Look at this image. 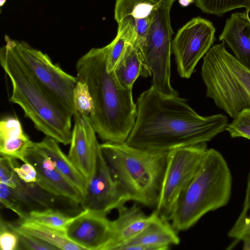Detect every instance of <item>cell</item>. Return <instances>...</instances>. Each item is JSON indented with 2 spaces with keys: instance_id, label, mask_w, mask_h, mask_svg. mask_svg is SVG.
Instances as JSON below:
<instances>
[{
  "instance_id": "16",
  "label": "cell",
  "mask_w": 250,
  "mask_h": 250,
  "mask_svg": "<svg viewBox=\"0 0 250 250\" xmlns=\"http://www.w3.org/2000/svg\"><path fill=\"white\" fill-rule=\"evenodd\" d=\"M118 215L113 220V234L107 250H118L131 240L151 222L153 214L146 215L136 204L117 209Z\"/></svg>"
},
{
  "instance_id": "5",
  "label": "cell",
  "mask_w": 250,
  "mask_h": 250,
  "mask_svg": "<svg viewBox=\"0 0 250 250\" xmlns=\"http://www.w3.org/2000/svg\"><path fill=\"white\" fill-rule=\"evenodd\" d=\"M100 146L106 163L131 201L148 207H156L168 151L139 148L125 142H105Z\"/></svg>"
},
{
  "instance_id": "25",
  "label": "cell",
  "mask_w": 250,
  "mask_h": 250,
  "mask_svg": "<svg viewBox=\"0 0 250 250\" xmlns=\"http://www.w3.org/2000/svg\"><path fill=\"white\" fill-rule=\"evenodd\" d=\"M73 100L75 113L89 118L93 116L95 110L94 101L87 84L83 81L78 79L73 90Z\"/></svg>"
},
{
  "instance_id": "14",
  "label": "cell",
  "mask_w": 250,
  "mask_h": 250,
  "mask_svg": "<svg viewBox=\"0 0 250 250\" xmlns=\"http://www.w3.org/2000/svg\"><path fill=\"white\" fill-rule=\"evenodd\" d=\"M152 214L147 226L118 250H167L180 244L178 231L169 221L161 216L156 210Z\"/></svg>"
},
{
  "instance_id": "28",
  "label": "cell",
  "mask_w": 250,
  "mask_h": 250,
  "mask_svg": "<svg viewBox=\"0 0 250 250\" xmlns=\"http://www.w3.org/2000/svg\"><path fill=\"white\" fill-rule=\"evenodd\" d=\"M127 42V37L122 32L117 31L115 39L108 44L109 51L107 61L108 72L114 71L125 53Z\"/></svg>"
},
{
  "instance_id": "24",
  "label": "cell",
  "mask_w": 250,
  "mask_h": 250,
  "mask_svg": "<svg viewBox=\"0 0 250 250\" xmlns=\"http://www.w3.org/2000/svg\"><path fill=\"white\" fill-rule=\"evenodd\" d=\"M195 5L203 12L220 16L237 8L250 11V0H195Z\"/></svg>"
},
{
  "instance_id": "31",
  "label": "cell",
  "mask_w": 250,
  "mask_h": 250,
  "mask_svg": "<svg viewBox=\"0 0 250 250\" xmlns=\"http://www.w3.org/2000/svg\"><path fill=\"white\" fill-rule=\"evenodd\" d=\"M20 246L17 233L0 219V248L1 250H16Z\"/></svg>"
},
{
  "instance_id": "11",
  "label": "cell",
  "mask_w": 250,
  "mask_h": 250,
  "mask_svg": "<svg viewBox=\"0 0 250 250\" xmlns=\"http://www.w3.org/2000/svg\"><path fill=\"white\" fill-rule=\"evenodd\" d=\"M130 201V195L112 171L101 150L95 173L87 184L85 194L81 204L82 208L107 215Z\"/></svg>"
},
{
  "instance_id": "18",
  "label": "cell",
  "mask_w": 250,
  "mask_h": 250,
  "mask_svg": "<svg viewBox=\"0 0 250 250\" xmlns=\"http://www.w3.org/2000/svg\"><path fill=\"white\" fill-rule=\"evenodd\" d=\"M32 142L24 132L20 121L13 116L6 117L0 122V156L28 162L26 156L33 146Z\"/></svg>"
},
{
  "instance_id": "35",
  "label": "cell",
  "mask_w": 250,
  "mask_h": 250,
  "mask_svg": "<svg viewBox=\"0 0 250 250\" xmlns=\"http://www.w3.org/2000/svg\"><path fill=\"white\" fill-rule=\"evenodd\" d=\"M157 6L171 7L175 0H150Z\"/></svg>"
},
{
  "instance_id": "21",
  "label": "cell",
  "mask_w": 250,
  "mask_h": 250,
  "mask_svg": "<svg viewBox=\"0 0 250 250\" xmlns=\"http://www.w3.org/2000/svg\"><path fill=\"white\" fill-rule=\"evenodd\" d=\"M114 72L124 87L132 89L139 76L147 77L152 75L145 62L142 48L137 42L127 43L125 53Z\"/></svg>"
},
{
  "instance_id": "19",
  "label": "cell",
  "mask_w": 250,
  "mask_h": 250,
  "mask_svg": "<svg viewBox=\"0 0 250 250\" xmlns=\"http://www.w3.org/2000/svg\"><path fill=\"white\" fill-rule=\"evenodd\" d=\"M150 0H116L114 19L117 22L124 18L129 19L135 25L137 42L142 48L151 23L154 10L157 7Z\"/></svg>"
},
{
  "instance_id": "6",
  "label": "cell",
  "mask_w": 250,
  "mask_h": 250,
  "mask_svg": "<svg viewBox=\"0 0 250 250\" xmlns=\"http://www.w3.org/2000/svg\"><path fill=\"white\" fill-rule=\"evenodd\" d=\"M201 76L207 97L233 119L250 108V69L227 50L224 43L213 45L204 56Z\"/></svg>"
},
{
  "instance_id": "8",
  "label": "cell",
  "mask_w": 250,
  "mask_h": 250,
  "mask_svg": "<svg viewBox=\"0 0 250 250\" xmlns=\"http://www.w3.org/2000/svg\"><path fill=\"white\" fill-rule=\"evenodd\" d=\"M171 7L157 6L142 51L145 62L153 77V86L160 92L178 96L170 84L172 36Z\"/></svg>"
},
{
  "instance_id": "22",
  "label": "cell",
  "mask_w": 250,
  "mask_h": 250,
  "mask_svg": "<svg viewBox=\"0 0 250 250\" xmlns=\"http://www.w3.org/2000/svg\"><path fill=\"white\" fill-rule=\"evenodd\" d=\"M10 225L15 229L38 238L53 246L57 250H84L71 240L66 234L28 218L20 220L18 226Z\"/></svg>"
},
{
  "instance_id": "3",
  "label": "cell",
  "mask_w": 250,
  "mask_h": 250,
  "mask_svg": "<svg viewBox=\"0 0 250 250\" xmlns=\"http://www.w3.org/2000/svg\"><path fill=\"white\" fill-rule=\"evenodd\" d=\"M0 63L12 84L10 101L19 105L46 136L64 145L69 144L72 117L38 84L6 43L0 49Z\"/></svg>"
},
{
  "instance_id": "30",
  "label": "cell",
  "mask_w": 250,
  "mask_h": 250,
  "mask_svg": "<svg viewBox=\"0 0 250 250\" xmlns=\"http://www.w3.org/2000/svg\"><path fill=\"white\" fill-rule=\"evenodd\" d=\"M8 226L18 234L20 246L22 249L27 250H54L57 248L53 246L36 238L32 235L20 231L12 227L9 224Z\"/></svg>"
},
{
  "instance_id": "32",
  "label": "cell",
  "mask_w": 250,
  "mask_h": 250,
  "mask_svg": "<svg viewBox=\"0 0 250 250\" xmlns=\"http://www.w3.org/2000/svg\"><path fill=\"white\" fill-rule=\"evenodd\" d=\"M228 235L242 241L243 250H250V217L248 216L241 223L234 224Z\"/></svg>"
},
{
  "instance_id": "26",
  "label": "cell",
  "mask_w": 250,
  "mask_h": 250,
  "mask_svg": "<svg viewBox=\"0 0 250 250\" xmlns=\"http://www.w3.org/2000/svg\"><path fill=\"white\" fill-rule=\"evenodd\" d=\"M0 201L2 205L19 217L20 220L25 218L27 212L22 210V204H28L24 198L17 191L0 183Z\"/></svg>"
},
{
  "instance_id": "13",
  "label": "cell",
  "mask_w": 250,
  "mask_h": 250,
  "mask_svg": "<svg viewBox=\"0 0 250 250\" xmlns=\"http://www.w3.org/2000/svg\"><path fill=\"white\" fill-rule=\"evenodd\" d=\"M73 118L68 156L88 184L96 171L100 144L88 117L76 113Z\"/></svg>"
},
{
  "instance_id": "2",
  "label": "cell",
  "mask_w": 250,
  "mask_h": 250,
  "mask_svg": "<svg viewBox=\"0 0 250 250\" xmlns=\"http://www.w3.org/2000/svg\"><path fill=\"white\" fill-rule=\"evenodd\" d=\"M108 44L93 48L76 65L77 78L85 82L93 98L95 110L89 118L97 134L108 142L124 143L137 115L132 88L124 87L114 71L107 70Z\"/></svg>"
},
{
  "instance_id": "27",
  "label": "cell",
  "mask_w": 250,
  "mask_h": 250,
  "mask_svg": "<svg viewBox=\"0 0 250 250\" xmlns=\"http://www.w3.org/2000/svg\"><path fill=\"white\" fill-rule=\"evenodd\" d=\"M226 130L232 138L243 137L250 140V108H245L228 124Z\"/></svg>"
},
{
  "instance_id": "33",
  "label": "cell",
  "mask_w": 250,
  "mask_h": 250,
  "mask_svg": "<svg viewBox=\"0 0 250 250\" xmlns=\"http://www.w3.org/2000/svg\"><path fill=\"white\" fill-rule=\"evenodd\" d=\"M14 169L18 177L25 183H37V171L34 165L30 162L23 163L21 166L16 164Z\"/></svg>"
},
{
  "instance_id": "20",
  "label": "cell",
  "mask_w": 250,
  "mask_h": 250,
  "mask_svg": "<svg viewBox=\"0 0 250 250\" xmlns=\"http://www.w3.org/2000/svg\"><path fill=\"white\" fill-rule=\"evenodd\" d=\"M34 146L50 157L56 168L81 192L83 199L86 191L87 182L68 155L62 150L59 143L46 136L40 142H34Z\"/></svg>"
},
{
  "instance_id": "15",
  "label": "cell",
  "mask_w": 250,
  "mask_h": 250,
  "mask_svg": "<svg viewBox=\"0 0 250 250\" xmlns=\"http://www.w3.org/2000/svg\"><path fill=\"white\" fill-rule=\"evenodd\" d=\"M227 44L235 58L250 69V18L249 13H232L227 19L224 29L219 37Z\"/></svg>"
},
{
  "instance_id": "34",
  "label": "cell",
  "mask_w": 250,
  "mask_h": 250,
  "mask_svg": "<svg viewBox=\"0 0 250 250\" xmlns=\"http://www.w3.org/2000/svg\"><path fill=\"white\" fill-rule=\"evenodd\" d=\"M242 211L236 220L235 224L241 223L248 216V212L250 209V172L248 179L246 195Z\"/></svg>"
},
{
  "instance_id": "29",
  "label": "cell",
  "mask_w": 250,
  "mask_h": 250,
  "mask_svg": "<svg viewBox=\"0 0 250 250\" xmlns=\"http://www.w3.org/2000/svg\"><path fill=\"white\" fill-rule=\"evenodd\" d=\"M15 159L0 156V183L4 184L12 189H16L21 179L14 171L16 165Z\"/></svg>"
},
{
  "instance_id": "7",
  "label": "cell",
  "mask_w": 250,
  "mask_h": 250,
  "mask_svg": "<svg viewBox=\"0 0 250 250\" xmlns=\"http://www.w3.org/2000/svg\"><path fill=\"white\" fill-rule=\"evenodd\" d=\"M6 43L11 48L20 62L38 84L67 113L73 117L75 109L73 93L77 82L74 77L41 50L23 41L5 36Z\"/></svg>"
},
{
  "instance_id": "17",
  "label": "cell",
  "mask_w": 250,
  "mask_h": 250,
  "mask_svg": "<svg viewBox=\"0 0 250 250\" xmlns=\"http://www.w3.org/2000/svg\"><path fill=\"white\" fill-rule=\"evenodd\" d=\"M32 164L37 171L36 184L42 189L74 204H81L83 196L81 192L58 171L50 158H44Z\"/></svg>"
},
{
  "instance_id": "4",
  "label": "cell",
  "mask_w": 250,
  "mask_h": 250,
  "mask_svg": "<svg viewBox=\"0 0 250 250\" xmlns=\"http://www.w3.org/2000/svg\"><path fill=\"white\" fill-rule=\"evenodd\" d=\"M232 177L223 155L208 149L201 166L179 197L169 221L178 232L195 225L209 211L226 206L231 192Z\"/></svg>"
},
{
  "instance_id": "23",
  "label": "cell",
  "mask_w": 250,
  "mask_h": 250,
  "mask_svg": "<svg viewBox=\"0 0 250 250\" xmlns=\"http://www.w3.org/2000/svg\"><path fill=\"white\" fill-rule=\"evenodd\" d=\"M77 215L78 214L75 216H70L60 210L46 208L43 209L32 210L28 212L25 218H28L66 234L68 227L76 218Z\"/></svg>"
},
{
  "instance_id": "9",
  "label": "cell",
  "mask_w": 250,
  "mask_h": 250,
  "mask_svg": "<svg viewBox=\"0 0 250 250\" xmlns=\"http://www.w3.org/2000/svg\"><path fill=\"white\" fill-rule=\"evenodd\" d=\"M207 143L168 151L156 211L169 221L181 194L199 169L208 150Z\"/></svg>"
},
{
  "instance_id": "36",
  "label": "cell",
  "mask_w": 250,
  "mask_h": 250,
  "mask_svg": "<svg viewBox=\"0 0 250 250\" xmlns=\"http://www.w3.org/2000/svg\"><path fill=\"white\" fill-rule=\"evenodd\" d=\"M6 0H0V6H3L5 2H6Z\"/></svg>"
},
{
  "instance_id": "1",
  "label": "cell",
  "mask_w": 250,
  "mask_h": 250,
  "mask_svg": "<svg viewBox=\"0 0 250 250\" xmlns=\"http://www.w3.org/2000/svg\"><path fill=\"white\" fill-rule=\"evenodd\" d=\"M134 125L125 143L139 148L166 151L207 143L228 124L222 114H198L178 96L163 94L153 85L138 98Z\"/></svg>"
},
{
  "instance_id": "10",
  "label": "cell",
  "mask_w": 250,
  "mask_h": 250,
  "mask_svg": "<svg viewBox=\"0 0 250 250\" xmlns=\"http://www.w3.org/2000/svg\"><path fill=\"white\" fill-rule=\"evenodd\" d=\"M215 28L210 21L198 17L192 19L177 32L172 41L177 71L183 78H189L200 60L215 40Z\"/></svg>"
},
{
  "instance_id": "12",
  "label": "cell",
  "mask_w": 250,
  "mask_h": 250,
  "mask_svg": "<svg viewBox=\"0 0 250 250\" xmlns=\"http://www.w3.org/2000/svg\"><path fill=\"white\" fill-rule=\"evenodd\" d=\"M66 234L84 250H107L113 237V220L102 212L83 209L69 225Z\"/></svg>"
}]
</instances>
